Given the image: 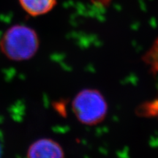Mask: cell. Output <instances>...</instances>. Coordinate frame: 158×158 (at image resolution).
Here are the masks:
<instances>
[{
    "mask_svg": "<svg viewBox=\"0 0 158 158\" xmlns=\"http://www.w3.org/2000/svg\"><path fill=\"white\" fill-rule=\"evenodd\" d=\"M39 48L36 31L24 25H14L0 40V50L10 60L24 61L32 58Z\"/></svg>",
    "mask_w": 158,
    "mask_h": 158,
    "instance_id": "obj_1",
    "label": "cell"
},
{
    "mask_svg": "<svg viewBox=\"0 0 158 158\" xmlns=\"http://www.w3.org/2000/svg\"><path fill=\"white\" fill-rule=\"evenodd\" d=\"M73 110L81 123L95 125L104 120L108 105L103 95L97 89H85L75 97Z\"/></svg>",
    "mask_w": 158,
    "mask_h": 158,
    "instance_id": "obj_2",
    "label": "cell"
},
{
    "mask_svg": "<svg viewBox=\"0 0 158 158\" xmlns=\"http://www.w3.org/2000/svg\"><path fill=\"white\" fill-rule=\"evenodd\" d=\"M28 158H64L63 149L56 141L49 138L37 140L29 147Z\"/></svg>",
    "mask_w": 158,
    "mask_h": 158,
    "instance_id": "obj_3",
    "label": "cell"
},
{
    "mask_svg": "<svg viewBox=\"0 0 158 158\" xmlns=\"http://www.w3.org/2000/svg\"><path fill=\"white\" fill-rule=\"evenodd\" d=\"M19 2L28 14L38 16L51 11L56 5V0H19Z\"/></svg>",
    "mask_w": 158,
    "mask_h": 158,
    "instance_id": "obj_4",
    "label": "cell"
},
{
    "mask_svg": "<svg viewBox=\"0 0 158 158\" xmlns=\"http://www.w3.org/2000/svg\"><path fill=\"white\" fill-rule=\"evenodd\" d=\"M143 59L151 70L154 73H158V38L146 53Z\"/></svg>",
    "mask_w": 158,
    "mask_h": 158,
    "instance_id": "obj_5",
    "label": "cell"
},
{
    "mask_svg": "<svg viewBox=\"0 0 158 158\" xmlns=\"http://www.w3.org/2000/svg\"><path fill=\"white\" fill-rule=\"evenodd\" d=\"M1 154H2V147H1V144H0V157H1Z\"/></svg>",
    "mask_w": 158,
    "mask_h": 158,
    "instance_id": "obj_6",
    "label": "cell"
}]
</instances>
